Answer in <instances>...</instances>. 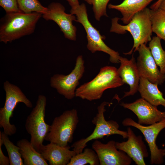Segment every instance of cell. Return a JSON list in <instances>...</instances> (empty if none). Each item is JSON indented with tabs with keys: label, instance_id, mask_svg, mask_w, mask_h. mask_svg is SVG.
Returning a JSON list of instances; mask_svg holds the SVG:
<instances>
[{
	"label": "cell",
	"instance_id": "1",
	"mask_svg": "<svg viewBox=\"0 0 165 165\" xmlns=\"http://www.w3.org/2000/svg\"><path fill=\"white\" fill-rule=\"evenodd\" d=\"M42 15L39 13H25L21 11L6 13L0 20V42L7 44L33 33Z\"/></svg>",
	"mask_w": 165,
	"mask_h": 165
},
{
	"label": "cell",
	"instance_id": "2",
	"mask_svg": "<svg viewBox=\"0 0 165 165\" xmlns=\"http://www.w3.org/2000/svg\"><path fill=\"white\" fill-rule=\"evenodd\" d=\"M120 18L115 17L112 19L110 32L123 34L129 32L134 40V45L129 52L123 53L130 55L133 51H137L140 46L146 44L152 39V28L150 18V9L145 8L135 14L129 22L126 25L118 23Z\"/></svg>",
	"mask_w": 165,
	"mask_h": 165
},
{
	"label": "cell",
	"instance_id": "3",
	"mask_svg": "<svg viewBox=\"0 0 165 165\" xmlns=\"http://www.w3.org/2000/svg\"><path fill=\"white\" fill-rule=\"evenodd\" d=\"M124 84L117 69L113 66H106L100 69L93 79L77 88L75 97L90 101L98 100L107 89L117 88Z\"/></svg>",
	"mask_w": 165,
	"mask_h": 165
},
{
	"label": "cell",
	"instance_id": "4",
	"mask_svg": "<svg viewBox=\"0 0 165 165\" xmlns=\"http://www.w3.org/2000/svg\"><path fill=\"white\" fill-rule=\"evenodd\" d=\"M110 103L104 101L97 108V113L92 120L95 127L92 133L85 138L81 139L74 142L71 147L76 154L82 152L87 146V144L93 140L102 138L105 136H108L114 134L121 136L123 138H127V131L119 130V125L113 120L107 121L105 119L104 113L106 111L105 106Z\"/></svg>",
	"mask_w": 165,
	"mask_h": 165
},
{
	"label": "cell",
	"instance_id": "5",
	"mask_svg": "<svg viewBox=\"0 0 165 165\" xmlns=\"http://www.w3.org/2000/svg\"><path fill=\"white\" fill-rule=\"evenodd\" d=\"M70 13L76 16V21L81 24L83 27L87 35V49L94 53L96 51H102L110 56L109 60L112 63H119V54L108 47L103 40L105 37L102 36L89 20L85 5L82 3L74 8H71Z\"/></svg>",
	"mask_w": 165,
	"mask_h": 165
},
{
	"label": "cell",
	"instance_id": "6",
	"mask_svg": "<svg viewBox=\"0 0 165 165\" xmlns=\"http://www.w3.org/2000/svg\"><path fill=\"white\" fill-rule=\"evenodd\" d=\"M79 122L76 109L65 111L54 118L45 140L61 146L68 145L73 141V134Z\"/></svg>",
	"mask_w": 165,
	"mask_h": 165
},
{
	"label": "cell",
	"instance_id": "7",
	"mask_svg": "<svg viewBox=\"0 0 165 165\" xmlns=\"http://www.w3.org/2000/svg\"><path fill=\"white\" fill-rule=\"evenodd\" d=\"M46 104V97L39 95L36 105L27 117L25 125L27 132L31 136L30 142L39 152L50 127V125L46 123L45 120Z\"/></svg>",
	"mask_w": 165,
	"mask_h": 165
},
{
	"label": "cell",
	"instance_id": "8",
	"mask_svg": "<svg viewBox=\"0 0 165 165\" xmlns=\"http://www.w3.org/2000/svg\"><path fill=\"white\" fill-rule=\"evenodd\" d=\"M6 97L4 106L0 109V127L8 136H11L16 132V128L10 123L13 112L18 103H24L28 108H31V102L26 97L20 88L6 81L3 84Z\"/></svg>",
	"mask_w": 165,
	"mask_h": 165
},
{
	"label": "cell",
	"instance_id": "9",
	"mask_svg": "<svg viewBox=\"0 0 165 165\" xmlns=\"http://www.w3.org/2000/svg\"><path fill=\"white\" fill-rule=\"evenodd\" d=\"M85 71L84 61L82 56L77 57L74 68L68 75L57 74L50 79V85L57 92L68 100L75 97V92L79 81Z\"/></svg>",
	"mask_w": 165,
	"mask_h": 165
},
{
	"label": "cell",
	"instance_id": "10",
	"mask_svg": "<svg viewBox=\"0 0 165 165\" xmlns=\"http://www.w3.org/2000/svg\"><path fill=\"white\" fill-rule=\"evenodd\" d=\"M122 124L125 126L135 127L143 134L149 147L151 164L160 165L163 163L165 157V148L159 149L156 144V140L160 132L165 128V119L146 126L136 122L131 118H127L123 120Z\"/></svg>",
	"mask_w": 165,
	"mask_h": 165
},
{
	"label": "cell",
	"instance_id": "11",
	"mask_svg": "<svg viewBox=\"0 0 165 165\" xmlns=\"http://www.w3.org/2000/svg\"><path fill=\"white\" fill-rule=\"evenodd\" d=\"M48 8V12L42 14V17L46 20H51L56 23L66 38L75 41L77 29L73 22L76 21V16L66 13L65 7L59 3L52 2Z\"/></svg>",
	"mask_w": 165,
	"mask_h": 165
},
{
	"label": "cell",
	"instance_id": "12",
	"mask_svg": "<svg viewBox=\"0 0 165 165\" xmlns=\"http://www.w3.org/2000/svg\"><path fill=\"white\" fill-rule=\"evenodd\" d=\"M137 51L139 55L136 64L140 77L158 85L162 84L165 81V74L158 69L149 47L141 44Z\"/></svg>",
	"mask_w": 165,
	"mask_h": 165
},
{
	"label": "cell",
	"instance_id": "13",
	"mask_svg": "<svg viewBox=\"0 0 165 165\" xmlns=\"http://www.w3.org/2000/svg\"><path fill=\"white\" fill-rule=\"evenodd\" d=\"M114 140L106 144L96 140L92 148L97 155L100 165H130L132 159L125 152L118 150Z\"/></svg>",
	"mask_w": 165,
	"mask_h": 165
},
{
	"label": "cell",
	"instance_id": "14",
	"mask_svg": "<svg viewBox=\"0 0 165 165\" xmlns=\"http://www.w3.org/2000/svg\"><path fill=\"white\" fill-rule=\"evenodd\" d=\"M120 105L133 112L138 119L140 124L151 125L165 119V112L159 110L153 105L141 98L131 103L122 102Z\"/></svg>",
	"mask_w": 165,
	"mask_h": 165
},
{
	"label": "cell",
	"instance_id": "15",
	"mask_svg": "<svg viewBox=\"0 0 165 165\" xmlns=\"http://www.w3.org/2000/svg\"><path fill=\"white\" fill-rule=\"evenodd\" d=\"M128 140L121 142H116V148L125 152L137 165H145L144 159L148 156L146 146L141 135L137 136L130 127L127 129Z\"/></svg>",
	"mask_w": 165,
	"mask_h": 165
},
{
	"label": "cell",
	"instance_id": "16",
	"mask_svg": "<svg viewBox=\"0 0 165 165\" xmlns=\"http://www.w3.org/2000/svg\"><path fill=\"white\" fill-rule=\"evenodd\" d=\"M119 60L120 64L118 73L124 83L130 86V90L125 92L123 98L133 95L138 91L140 76L133 54L130 60L120 56Z\"/></svg>",
	"mask_w": 165,
	"mask_h": 165
},
{
	"label": "cell",
	"instance_id": "17",
	"mask_svg": "<svg viewBox=\"0 0 165 165\" xmlns=\"http://www.w3.org/2000/svg\"><path fill=\"white\" fill-rule=\"evenodd\" d=\"M69 145L63 147L56 144L50 143L43 145L40 153L50 165H68L76 153L70 149Z\"/></svg>",
	"mask_w": 165,
	"mask_h": 165
},
{
	"label": "cell",
	"instance_id": "18",
	"mask_svg": "<svg viewBox=\"0 0 165 165\" xmlns=\"http://www.w3.org/2000/svg\"><path fill=\"white\" fill-rule=\"evenodd\" d=\"M153 0H124L120 4L108 5L109 9L119 11L123 17L120 18L123 23L128 24L137 13L145 8Z\"/></svg>",
	"mask_w": 165,
	"mask_h": 165
},
{
	"label": "cell",
	"instance_id": "19",
	"mask_svg": "<svg viewBox=\"0 0 165 165\" xmlns=\"http://www.w3.org/2000/svg\"><path fill=\"white\" fill-rule=\"evenodd\" d=\"M158 86L141 77L138 91L141 98L152 105L157 107L161 105L165 108V99L162 93L159 89Z\"/></svg>",
	"mask_w": 165,
	"mask_h": 165
},
{
	"label": "cell",
	"instance_id": "20",
	"mask_svg": "<svg viewBox=\"0 0 165 165\" xmlns=\"http://www.w3.org/2000/svg\"><path fill=\"white\" fill-rule=\"evenodd\" d=\"M24 160V165H47V160L33 147L30 141L26 139L19 140L16 143Z\"/></svg>",
	"mask_w": 165,
	"mask_h": 165
},
{
	"label": "cell",
	"instance_id": "21",
	"mask_svg": "<svg viewBox=\"0 0 165 165\" xmlns=\"http://www.w3.org/2000/svg\"><path fill=\"white\" fill-rule=\"evenodd\" d=\"M150 18L152 32L165 41V11L150 9Z\"/></svg>",
	"mask_w": 165,
	"mask_h": 165
},
{
	"label": "cell",
	"instance_id": "22",
	"mask_svg": "<svg viewBox=\"0 0 165 165\" xmlns=\"http://www.w3.org/2000/svg\"><path fill=\"white\" fill-rule=\"evenodd\" d=\"M161 40L157 36L153 37L149 42L148 47L160 72L165 74V50L163 49Z\"/></svg>",
	"mask_w": 165,
	"mask_h": 165
},
{
	"label": "cell",
	"instance_id": "23",
	"mask_svg": "<svg viewBox=\"0 0 165 165\" xmlns=\"http://www.w3.org/2000/svg\"><path fill=\"white\" fill-rule=\"evenodd\" d=\"M100 165L97 155L93 149L85 148L81 152L76 154L71 159L67 165Z\"/></svg>",
	"mask_w": 165,
	"mask_h": 165
},
{
	"label": "cell",
	"instance_id": "24",
	"mask_svg": "<svg viewBox=\"0 0 165 165\" xmlns=\"http://www.w3.org/2000/svg\"><path fill=\"white\" fill-rule=\"evenodd\" d=\"M0 137L2 140L8 152L10 165H24L20 152V148L9 139L8 135L4 132L0 131Z\"/></svg>",
	"mask_w": 165,
	"mask_h": 165
},
{
	"label": "cell",
	"instance_id": "25",
	"mask_svg": "<svg viewBox=\"0 0 165 165\" xmlns=\"http://www.w3.org/2000/svg\"><path fill=\"white\" fill-rule=\"evenodd\" d=\"M20 11L25 13L37 12L42 14L47 13L48 7L43 6L38 0H17Z\"/></svg>",
	"mask_w": 165,
	"mask_h": 165
},
{
	"label": "cell",
	"instance_id": "26",
	"mask_svg": "<svg viewBox=\"0 0 165 165\" xmlns=\"http://www.w3.org/2000/svg\"><path fill=\"white\" fill-rule=\"evenodd\" d=\"M110 0H94L93 9L95 19L100 21L103 16L108 17L106 12L107 5Z\"/></svg>",
	"mask_w": 165,
	"mask_h": 165
},
{
	"label": "cell",
	"instance_id": "27",
	"mask_svg": "<svg viewBox=\"0 0 165 165\" xmlns=\"http://www.w3.org/2000/svg\"><path fill=\"white\" fill-rule=\"evenodd\" d=\"M0 6L4 9L6 13L20 11L17 0H0Z\"/></svg>",
	"mask_w": 165,
	"mask_h": 165
},
{
	"label": "cell",
	"instance_id": "28",
	"mask_svg": "<svg viewBox=\"0 0 165 165\" xmlns=\"http://www.w3.org/2000/svg\"><path fill=\"white\" fill-rule=\"evenodd\" d=\"M3 145L2 139L0 137V165H10V161L9 157L5 156L2 151V146Z\"/></svg>",
	"mask_w": 165,
	"mask_h": 165
},
{
	"label": "cell",
	"instance_id": "29",
	"mask_svg": "<svg viewBox=\"0 0 165 165\" xmlns=\"http://www.w3.org/2000/svg\"><path fill=\"white\" fill-rule=\"evenodd\" d=\"M70 5L71 7V8H75L79 5L78 0H66Z\"/></svg>",
	"mask_w": 165,
	"mask_h": 165
},
{
	"label": "cell",
	"instance_id": "30",
	"mask_svg": "<svg viewBox=\"0 0 165 165\" xmlns=\"http://www.w3.org/2000/svg\"><path fill=\"white\" fill-rule=\"evenodd\" d=\"M161 0H158L150 6V9H158Z\"/></svg>",
	"mask_w": 165,
	"mask_h": 165
},
{
	"label": "cell",
	"instance_id": "31",
	"mask_svg": "<svg viewBox=\"0 0 165 165\" xmlns=\"http://www.w3.org/2000/svg\"><path fill=\"white\" fill-rule=\"evenodd\" d=\"M159 8L165 11V0H162L159 6Z\"/></svg>",
	"mask_w": 165,
	"mask_h": 165
},
{
	"label": "cell",
	"instance_id": "32",
	"mask_svg": "<svg viewBox=\"0 0 165 165\" xmlns=\"http://www.w3.org/2000/svg\"><path fill=\"white\" fill-rule=\"evenodd\" d=\"M90 5H93L94 0H83Z\"/></svg>",
	"mask_w": 165,
	"mask_h": 165
}]
</instances>
